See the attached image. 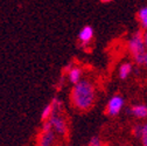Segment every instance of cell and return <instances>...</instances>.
Wrapping results in <instances>:
<instances>
[{
    "mask_svg": "<svg viewBox=\"0 0 147 146\" xmlns=\"http://www.w3.org/2000/svg\"><path fill=\"white\" fill-rule=\"evenodd\" d=\"M128 50H130V53L132 54V56L134 59L147 51L145 47L144 34L141 32H137L132 35V38L128 41Z\"/></svg>",
    "mask_w": 147,
    "mask_h": 146,
    "instance_id": "2",
    "label": "cell"
},
{
    "mask_svg": "<svg viewBox=\"0 0 147 146\" xmlns=\"http://www.w3.org/2000/svg\"><path fill=\"white\" fill-rule=\"evenodd\" d=\"M144 40H145V47H146V50H147V32L144 34Z\"/></svg>",
    "mask_w": 147,
    "mask_h": 146,
    "instance_id": "16",
    "label": "cell"
},
{
    "mask_svg": "<svg viewBox=\"0 0 147 146\" xmlns=\"http://www.w3.org/2000/svg\"><path fill=\"white\" fill-rule=\"evenodd\" d=\"M131 114L133 116H136L137 118H146L147 117V106L139 104V105H134L131 109Z\"/></svg>",
    "mask_w": 147,
    "mask_h": 146,
    "instance_id": "8",
    "label": "cell"
},
{
    "mask_svg": "<svg viewBox=\"0 0 147 146\" xmlns=\"http://www.w3.org/2000/svg\"><path fill=\"white\" fill-rule=\"evenodd\" d=\"M54 112H55V109H54L53 104H51V103H49V104L43 109V111H42V115H41L42 120H43V122L48 120V119L53 116V114H54Z\"/></svg>",
    "mask_w": 147,
    "mask_h": 146,
    "instance_id": "10",
    "label": "cell"
},
{
    "mask_svg": "<svg viewBox=\"0 0 147 146\" xmlns=\"http://www.w3.org/2000/svg\"><path fill=\"white\" fill-rule=\"evenodd\" d=\"M88 146H103V143H102L100 138H98V137H92V138L90 139Z\"/></svg>",
    "mask_w": 147,
    "mask_h": 146,
    "instance_id": "14",
    "label": "cell"
},
{
    "mask_svg": "<svg viewBox=\"0 0 147 146\" xmlns=\"http://www.w3.org/2000/svg\"><path fill=\"white\" fill-rule=\"evenodd\" d=\"M124 106V99L121 96H113L111 99L109 101L107 106H106V111L110 116H117Z\"/></svg>",
    "mask_w": 147,
    "mask_h": 146,
    "instance_id": "5",
    "label": "cell"
},
{
    "mask_svg": "<svg viewBox=\"0 0 147 146\" xmlns=\"http://www.w3.org/2000/svg\"><path fill=\"white\" fill-rule=\"evenodd\" d=\"M102 3H109V1H111V0H100Z\"/></svg>",
    "mask_w": 147,
    "mask_h": 146,
    "instance_id": "17",
    "label": "cell"
},
{
    "mask_svg": "<svg viewBox=\"0 0 147 146\" xmlns=\"http://www.w3.org/2000/svg\"><path fill=\"white\" fill-rule=\"evenodd\" d=\"M70 97L74 106L78 110H88L95 101L94 85L86 80H82L74 85Z\"/></svg>",
    "mask_w": 147,
    "mask_h": 146,
    "instance_id": "1",
    "label": "cell"
},
{
    "mask_svg": "<svg viewBox=\"0 0 147 146\" xmlns=\"http://www.w3.org/2000/svg\"><path fill=\"white\" fill-rule=\"evenodd\" d=\"M140 139H141L142 146H147V124H144V130H142V135Z\"/></svg>",
    "mask_w": 147,
    "mask_h": 146,
    "instance_id": "15",
    "label": "cell"
},
{
    "mask_svg": "<svg viewBox=\"0 0 147 146\" xmlns=\"http://www.w3.org/2000/svg\"><path fill=\"white\" fill-rule=\"evenodd\" d=\"M142 130H144V125H141V124L136 125V126L133 127V135H134V137H137V138H141Z\"/></svg>",
    "mask_w": 147,
    "mask_h": 146,
    "instance_id": "13",
    "label": "cell"
},
{
    "mask_svg": "<svg viewBox=\"0 0 147 146\" xmlns=\"http://www.w3.org/2000/svg\"><path fill=\"white\" fill-rule=\"evenodd\" d=\"M131 72H132V64L131 63H123L119 68V77L121 80H125L127 78L128 76L131 75Z\"/></svg>",
    "mask_w": 147,
    "mask_h": 146,
    "instance_id": "9",
    "label": "cell"
},
{
    "mask_svg": "<svg viewBox=\"0 0 147 146\" xmlns=\"http://www.w3.org/2000/svg\"><path fill=\"white\" fill-rule=\"evenodd\" d=\"M36 146H56V132L53 130V127L48 120L43 122L42 132L39 136L38 145Z\"/></svg>",
    "mask_w": 147,
    "mask_h": 146,
    "instance_id": "3",
    "label": "cell"
},
{
    "mask_svg": "<svg viewBox=\"0 0 147 146\" xmlns=\"http://www.w3.org/2000/svg\"><path fill=\"white\" fill-rule=\"evenodd\" d=\"M68 77H69V81L72 83V84H76L81 81V77H82V71L80 68L77 67H72L69 71H68Z\"/></svg>",
    "mask_w": 147,
    "mask_h": 146,
    "instance_id": "7",
    "label": "cell"
},
{
    "mask_svg": "<svg viewBox=\"0 0 147 146\" xmlns=\"http://www.w3.org/2000/svg\"><path fill=\"white\" fill-rule=\"evenodd\" d=\"M138 18H139V21H140L141 26H142L145 29H147V6L142 7V8L139 11Z\"/></svg>",
    "mask_w": 147,
    "mask_h": 146,
    "instance_id": "11",
    "label": "cell"
},
{
    "mask_svg": "<svg viewBox=\"0 0 147 146\" xmlns=\"http://www.w3.org/2000/svg\"><path fill=\"white\" fill-rule=\"evenodd\" d=\"M48 122L50 123L53 130L56 132V135H60V136H65L67 135V131H68L67 122H65L64 117H62L60 115V112L53 114V116L48 119Z\"/></svg>",
    "mask_w": 147,
    "mask_h": 146,
    "instance_id": "4",
    "label": "cell"
},
{
    "mask_svg": "<svg viewBox=\"0 0 147 146\" xmlns=\"http://www.w3.org/2000/svg\"><path fill=\"white\" fill-rule=\"evenodd\" d=\"M134 61H136L138 64H140V66H145V67H147V51H146L145 54H142V55L136 57Z\"/></svg>",
    "mask_w": 147,
    "mask_h": 146,
    "instance_id": "12",
    "label": "cell"
},
{
    "mask_svg": "<svg viewBox=\"0 0 147 146\" xmlns=\"http://www.w3.org/2000/svg\"><path fill=\"white\" fill-rule=\"evenodd\" d=\"M92 36H94V29L91 26H85L78 34V39L82 43L86 45L91 41V39H92Z\"/></svg>",
    "mask_w": 147,
    "mask_h": 146,
    "instance_id": "6",
    "label": "cell"
}]
</instances>
